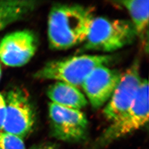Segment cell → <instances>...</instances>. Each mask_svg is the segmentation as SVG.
<instances>
[{"label": "cell", "instance_id": "obj_6", "mask_svg": "<svg viewBox=\"0 0 149 149\" xmlns=\"http://www.w3.org/2000/svg\"><path fill=\"white\" fill-rule=\"evenodd\" d=\"M6 117L2 131L23 139L32 132L36 114L29 98L24 90L12 88L6 93Z\"/></svg>", "mask_w": 149, "mask_h": 149}, {"label": "cell", "instance_id": "obj_10", "mask_svg": "<svg viewBox=\"0 0 149 149\" xmlns=\"http://www.w3.org/2000/svg\"><path fill=\"white\" fill-rule=\"evenodd\" d=\"M47 95L52 103L71 109L81 110L88 104L85 96L77 87L63 82L57 81L50 86Z\"/></svg>", "mask_w": 149, "mask_h": 149}, {"label": "cell", "instance_id": "obj_12", "mask_svg": "<svg viewBox=\"0 0 149 149\" xmlns=\"http://www.w3.org/2000/svg\"><path fill=\"white\" fill-rule=\"evenodd\" d=\"M128 10L137 36H143L148 27L149 1L129 0L118 1Z\"/></svg>", "mask_w": 149, "mask_h": 149}, {"label": "cell", "instance_id": "obj_13", "mask_svg": "<svg viewBox=\"0 0 149 149\" xmlns=\"http://www.w3.org/2000/svg\"><path fill=\"white\" fill-rule=\"evenodd\" d=\"M0 149H26L23 139L12 134L0 132Z\"/></svg>", "mask_w": 149, "mask_h": 149}, {"label": "cell", "instance_id": "obj_11", "mask_svg": "<svg viewBox=\"0 0 149 149\" xmlns=\"http://www.w3.org/2000/svg\"><path fill=\"white\" fill-rule=\"evenodd\" d=\"M37 5V2L31 0L0 1V31L24 18Z\"/></svg>", "mask_w": 149, "mask_h": 149}, {"label": "cell", "instance_id": "obj_3", "mask_svg": "<svg viewBox=\"0 0 149 149\" xmlns=\"http://www.w3.org/2000/svg\"><path fill=\"white\" fill-rule=\"evenodd\" d=\"M137 34L131 22L95 17L80 52H112L133 43Z\"/></svg>", "mask_w": 149, "mask_h": 149}, {"label": "cell", "instance_id": "obj_7", "mask_svg": "<svg viewBox=\"0 0 149 149\" xmlns=\"http://www.w3.org/2000/svg\"><path fill=\"white\" fill-rule=\"evenodd\" d=\"M141 81L139 61L136 59L122 74L115 90L103 109V115L107 120L111 122L116 120L130 108Z\"/></svg>", "mask_w": 149, "mask_h": 149}, {"label": "cell", "instance_id": "obj_8", "mask_svg": "<svg viewBox=\"0 0 149 149\" xmlns=\"http://www.w3.org/2000/svg\"><path fill=\"white\" fill-rule=\"evenodd\" d=\"M37 48L33 32L27 29L12 32L0 42V60L7 66L21 67L32 59Z\"/></svg>", "mask_w": 149, "mask_h": 149}, {"label": "cell", "instance_id": "obj_15", "mask_svg": "<svg viewBox=\"0 0 149 149\" xmlns=\"http://www.w3.org/2000/svg\"><path fill=\"white\" fill-rule=\"evenodd\" d=\"M29 149H59L57 144L51 142H45L33 146Z\"/></svg>", "mask_w": 149, "mask_h": 149}, {"label": "cell", "instance_id": "obj_14", "mask_svg": "<svg viewBox=\"0 0 149 149\" xmlns=\"http://www.w3.org/2000/svg\"><path fill=\"white\" fill-rule=\"evenodd\" d=\"M6 117V103L5 97L0 93V132L2 131Z\"/></svg>", "mask_w": 149, "mask_h": 149}, {"label": "cell", "instance_id": "obj_9", "mask_svg": "<svg viewBox=\"0 0 149 149\" xmlns=\"http://www.w3.org/2000/svg\"><path fill=\"white\" fill-rule=\"evenodd\" d=\"M122 73L107 66L93 70L86 77L82 87L88 102L95 109H98L109 100L115 90Z\"/></svg>", "mask_w": 149, "mask_h": 149}, {"label": "cell", "instance_id": "obj_1", "mask_svg": "<svg viewBox=\"0 0 149 149\" xmlns=\"http://www.w3.org/2000/svg\"><path fill=\"white\" fill-rule=\"evenodd\" d=\"M93 18V10L84 6L57 4L53 6L48 21L50 48L65 50L84 43Z\"/></svg>", "mask_w": 149, "mask_h": 149}, {"label": "cell", "instance_id": "obj_16", "mask_svg": "<svg viewBox=\"0 0 149 149\" xmlns=\"http://www.w3.org/2000/svg\"><path fill=\"white\" fill-rule=\"evenodd\" d=\"M1 76H2V69H1V65H0V80H1Z\"/></svg>", "mask_w": 149, "mask_h": 149}, {"label": "cell", "instance_id": "obj_2", "mask_svg": "<svg viewBox=\"0 0 149 149\" xmlns=\"http://www.w3.org/2000/svg\"><path fill=\"white\" fill-rule=\"evenodd\" d=\"M113 55H80L48 62L34 74L39 80H54L77 87L96 68L107 66L113 61Z\"/></svg>", "mask_w": 149, "mask_h": 149}, {"label": "cell", "instance_id": "obj_4", "mask_svg": "<svg viewBox=\"0 0 149 149\" xmlns=\"http://www.w3.org/2000/svg\"><path fill=\"white\" fill-rule=\"evenodd\" d=\"M149 84L142 80L132 106L122 116L112 122L96 139L90 149H101L118 139L145 126L149 120Z\"/></svg>", "mask_w": 149, "mask_h": 149}, {"label": "cell", "instance_id": "obj_5", "mask_svg": "<svg viewBox=\"0 0 149 149\" xmlns=\"http://www.w3.org/2000/svg\"><path fill=\"white\" fill-rule=\"evenodd\" d=\"M50 134L54 138L68 143L85 140L88 133V121L81 110L49 104Z\"/></svg>", "mask_w": 149, "mask_h": 149}]
</instances>
